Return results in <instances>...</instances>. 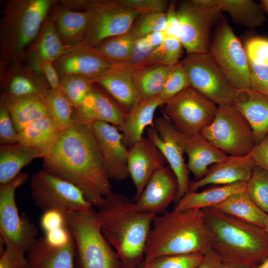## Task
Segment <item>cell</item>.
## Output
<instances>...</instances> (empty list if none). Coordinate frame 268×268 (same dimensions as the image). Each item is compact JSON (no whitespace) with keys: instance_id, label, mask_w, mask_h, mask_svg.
<instances>
[{"instance_id":"cell-1","label":"cell","mask_w":268,"mask_h":268,"mask_svg":"<svg viewBox=\"0 0 268 268\" xmlns=\"http://www.w3.org/2000/svg\"><path fill=\"white\" fill-rule=\"evenodd\" d=\"M43 169L79 188L93 206L111 191L110 179L90 128L74 124L63 132Z\"/></svg>"},{"instance_id":"cell-2","label":"cell","mask_w":268,"mask_h":268,"mask_svg":"<svg viewBox=\"0 0 268 268\" xmlns=\"http://www.w3.org/2000/svg\"><path fill=\"white\" fill-rule=\"evenodd\" d=\"M97 206L101 232L124 268H137L144 260L146 242L156 214L140 211L135 202L112 191Z\"/></svg>"},{"instance_id":"cell-3","label":"cell","mask_w":268,"mask_h":268,"mask_svg":"<svg viewBox=\"0 0 268 268\" xmlns=\"http://www.w3.org/2000/svg\"><path fill=\"white\" fill-rule=\"evenodd\" d=\"M212 249L226 265L256 268L268 258V232L213 207L202 209Z\"/></svg>"},{"instance_id":"cell-4","label":"cell","mask_w":268,"mask_h":268,"mask_svg":"<svg viewBox=\"0 0 268 268\" xmlns=\"http://www.w3.org/2000/svg\"><path fill=\"white\" fill-rule=\"evenodd\" d=\"M152 224L145 246V262L165 255H203L211 249L210 232L202 209L165 211L155 215Z\"/></svg>"},{"instance_id":"cell-5","label":"cell","mask_w":268,"mask_h":268,"mask_svg":"<svg viewBox=\"0 0 268 268\" xmlns=\"http://www.w3.org/2000/svg\"><path fill=\"white\" fill-rule=\"evenodd\" d=\"M52 3L49 0H12L6 2L0 25L2 62L22 57L26 47L37 37Z\"/></svg>"},{"instance_id":"cell-6","label":"cell","mask_w":268,"mask_h":268,"mask_svg":"<svg viewBox=\"0 0 268 268\" xmlns=\"http://www.w3.org/2000/svg\"><path fill=\"white\" fill-rule=\"evenodd\" d=\"M74 241L75 268H124L113 247L102 235L93 206L66 215Z\"/></svg>"},{"instance_id":"cell-7","label":"cell","mask_w":268,"mask_h":268,"mask_svg":"<svg viewBox=\"0 0 268 268\" xmlns=\"http://www.w3.org/2000/svg\"><path fill=\"white\" fill-rule=\"evenodd\" d=\"M201 134L228 156L249 155L258 143L251 126L233 105L218 106L213 120Z\"/></svg>"},{"instance_id":"cell-8","label":"cell","mask_w":268,"mask_h":268,"mask_svg":"<svg viewBox=\"0 0 268 268\" xmlns=\"http://www.w3.org/2000/svg\"><path fill=\"white\" fill-rule=\"evenodd\" d=\"M30 186L33 202L43 213L67 215L93 206L76 186L44 169L32 175Z\"/></svg>"},{"instance_id":"cell-9","label":"cell","mask_w":268,"mask_h":268,"mask_svg":"<svg viewBox=\"0 0 268 268\" xmlns=\"http://www.w3.org/2000/svg\"><path fill=\"white\" fill-rule=\"evenodd\" d=\"M162 114L181 134L191 137L201 134L213 120L218 106L189 86L168 100Z\"/></svg>"},{"instance_id":"cell-10","label":"cell","mask_w":268,"mask_h":268,"mask_svg":"<svg viewBox=\"0 0 268 268\" xmlns=\"http://www.w3.org/2000/svg\"><path fill=\"white\" fill-rule=\"evenodd\" d=\"M179 62L187 72L190 86L218 106L233 104L238 90L227 78L209 52L187 55Z\"/></svg>"},{"instance_id":"cell-11","label":"cell","mask_w":268,"mask_h":268,"mask_svg":"<svg viewBox=\"0 0 268 268\" xmlns=\"http://www.w3.org/2000/svg\"><path fill=\"white\" fill-rule=\"evenodd\" d=\"M28 178L27 173L21 172L8 184L0 185V237L5 246H14L25 252H28L38 239V231L25 214H19L15 194Z\"/></svg>"},{"instance_id":"cell-12","label":"cell","mask_w":268,"mask_h":268,"mask_svg":"<svg viewBox=\"0 0 268 268\" xmlns=\"http://www.w3.org/2000/svg\"><path fill=\"white\" fill-rule=\"evenodd\" d=\"M208 52L236 89L251 88L248 60L244 46L226 19H223L215 27Z\"/></svg>"},{"instance_id":"cell-13","label":"cell","mask_w":268,"mask_h":268,"mask_svg":"<svg viewBox=\"0 0 268 268\" xmlns=\"http://www.w3.org/2000/svg\"><path fill=\"white\" fill-rule=\"evenodd\" d=\"M154 123V127L147 128V135L161 152L176 176L178 185L174 201L176 203L189 192L191 182L189 170L184 159L187 136L163 114L156 118Z\"/></svg>"},{"instance_id":"cell-14","label":"cell","mask_w":268,"mask_h":268,"mask_svg":"<svg viewBox=\"0 0 268 268\" xmlns=\"http://www.w3.org/2000/svg\"><path fill=\"white\" fill-rule=\"evenodd\" d=\"M91 21L81 43L94 47L110 38L128 33L139 15L116 0H95Z\"/></svg>"},{"instance_id":"cell-15","label":"cell","mask_w":268,"mask_h":268,"mask_svg":"<svg viewBox=\"0 0 268 268\" xmlns=\"http://www.w3.org/2000/svg\"><path fill=\"white\" fill-rule=\"evenodd\" d=\"M177 12L179 40L187 55L208 52L212 27L220 12L213 8L199 7L190 0L182 2Z\"/></svg>"},{"instance_id":"cell-16","label":"cell","mask_w":268,"mask_h":268,"mask_svg":"<svg viewBox=\"0 0 268 268\" xmlns=\"http://www.w3.org/2000/svg\"><path fill=\"white\" fill-rule=\"evenodd\" d=\"M88 126L98 143L103 163L110 179L121 181L129 176V149L123 141L118 129L107 122L97 121Z\"/></svg>"},{"instance_id":"cell-17","label":"cell","mask_w":268,"mask_h":268,"mask_svg":"<svg viewBox=\"0 0 268 268\" xmlns=\"http://www.w3.org/2000/svg\"><path fill=\"white\" fill-rule=\"evenodd\" d=\"M166 162L159 148L148 137H143L129 148L128 170L135 188L133 201H137L151 176L165 166Z\"/></svg>"},{"instance_id":"cell-18","label":"cell","mask_w":268,"mask_h":268,"mask_svg":"<svg viewBox=\"0 0 268 268\" xmlns=\"http://www.w3.org/2000/svg\"><path fill=\"white\" fill-rule=\"evenodd\" d=\"M128 113L105 90L93 87L82 103L75 108L74 124L89 125L97 121L111 124L118 129Z\"/></svg>"},{"instance_id":"cell-19","label":"cell","mask_w":268,"mask_h":268,"mask_svg":"<svg viewBox=\"0 0 268 268\" xmlns=\"http://www.w3.org/2000/svg\"><path fill=\"white\" fill-rule=\"evenodd\" d=\"M178 189L174 172L170 166H164L151 176L135 202L140 211L156 215L163 213L175 201Z\"/></svg>"},{"instance_id":"cell-20","label":"cell","mask_w":268,"mask_h":268,"mask_svg":"<svg viewBox=\"0 0 268 268\" xmlns=\"http://www.w3.org/2000/svg\"><path fill=\"white\" fill-rule=\"evenodd\" d=\"M133 70L132 67L124 64H113L106 70L90 78L127 113L140 101L133 80Z\"/></svg>"},{"instance_id":"cell-21","label":"cell","mask_w":268,"mask_h":268,"mask_svg":"<svg viewBox=\"0 0 268 268\" xmlns=\"http://www.w3.org/2000/svg\"><path fill=\"white\" fill-rule=\"evenodd\" d=\"M255 166L250 155L241 157L228 155L224 160L210 166L202 178L191 182L189 192L197 191L208 185L247 182Z\"/></svg>"},{"instance_id":"cell-22","label":"cell","mask_w":268,"mask_h":268,"mask_svg":"<svg viewBox=\"0 0 268 268\" xmlns=\"http://www.w3.org/2000/svg\"><path fill=\"white\" fill-rule=\"evenodd\" d=\"M112 64L93 47L80 43L55 61L54 66L60 76L76 74L91 78L106 70Z\"/></svg>"},{"instance_id":"cell-23","label":"cell","mask_w":268,"mask_h":268,"mask_svg":"<svg viewBox=\"0 0 268 268\" xmlns=\"http://www.w3.org/2000/svg\"><path fill=\"white\" fill-rule=\"evenodd\" d=\"M29 264L36 268H74V241L70 234L62 243L42 237L28 252Z\"/></svg>"},{"instance_id":"cell-24","label":"cell","mask_w":268,"mask_h":268,"mask_svg":"<svg viewBox=\"0 0 268 268\" xmlns=\"http://www.w3.org/2000/svg\"><path fill=\"white\" fill-rule=\"evenodd\" d=\"M233 105L247 120L259 143L268 134V95L252 88L239 90Z\"/></svg>"},{"instance_id":"cell-25","label":"cell","mask_w":268,"mask_h":268,"mask_svg":"<svg viewBox=\"0 0 268 268\" xmlns=\"http://www.w3.org/2000/svg\"><path fill=\"white\" fill-rule=\"evenodd\" d=\"M196 5L213 8L228 12L233 21L253 28L262 26L266 20V12L260 3L251 0H192Z\"/></svg>"},{"instance_id":"cell-26","label":"cell","mask_w":268,"mask_h":268,"mask_svg":"<svg viewBox=\"0 0 268 268\" xmlns=\"http://www.w3.org/2000/svg\"><path fill=\"white\" fill-rule=\"evenodd\" d=\"M165 103L158 96L140 102L128 113L123 125L118 129L122 132L123 141L128 148L143 138L144 131L148 127H154L156 109Z\"/></svg>"},{"instance_id":"cell-27","label":"cell","mask_w":268,"mask_h":268,"mask_svg":"<svg viewBox=\"0 0 268 268\" xmlns=\"http://www.w3.org/2000/svg\"><path fill=\"white\" fill-rule=\"evenodd\" d=\"M185 153L188 157L187 167L195 181L202 178L210 166L228 156L214 146L201 134L186 138Z\"/></svg>"},{"instance_id":"cell-28","label":"cell","mask_w":268,"mask_h":268,"mask_svg":"<svg viewBox=\"0 0 268 268\" xmlns=\"http://www.w3.org/2000/svg\"><path fill=\"white\" fill-rule=\"evenodd\" d=\"M63 132L51 116H46L18 133V142L38 150L45 158L52 152Z\"/></svg>"},{"instance_id":"cell-29","label":"cell","mask_w":268,"mask_h":268,"mask_svg":"<svg viewBox=\"0 0 268 268\" xmlns=\"http://www.w3.org/2000/svg\"><path fill=\"white\" fill-rule=\"evenodd\" d=\"M44 157L38 150L18 142L0 145V185L13 181L21 169L34 159Z\"/></svg>"},{"instance_id":"cell-30","label":"cell","mask_w":268,"mask_h":268,"mask_svg":"<svg viewBox=\"0 0 268 268\" xmlns=\"http://www.w3.org/2000/svg\"><path fill=\"white\" fill-rule=\"evenodd\" d=\"M247 182L218 185L201 192H188L176 204L179 211L212 207L235 193L246 190Z\"/></svg>"},{"instance_id":"cell-31","label":"cell","mask_w":268,"mask_h":268,"mask_svg":"<svg viewBox=\"0 0 268 268\" xmlns=\"http://www.w3.org/2000/svg\"><path fill=\"white\" fill-rule=\"evenodd\" d=\"M2 101L8 109L17 133L33 122L46 116H51L42 96L34 95L18 98L5 96Z\"/></svg>"},{"instance_id":"cell-32","label":"cell","mask_w":268,"mask_h":268,"mask_svg":"<svg viewBox=\"0 0 268 268\" xmlns=\"http://www.w3.org/2000/svg\"><path fill=\"white\" fill-rule=\"evenodd\" d=\"M173 67L154 65L133 69L132 76L140 100L159 95Z\"/></svg>"},{"instance_id":"cell-33","label":"cell","mask_w":268,"mask_h":268,"mask_svg":"<svg viewBox=\"0 0 268 268\" xmlns=\"http://www.w3.org/2000/svg\"><path fill=\"white\" fill-rule=\"evenodd\" d=\"M212 207L265 229L268 214L256 204L246 190L232 195Z\"/></svg>"},{"instance_id":"cell-34","label":"cell","mask_w":268,"mask_h":268,"mask_svg":"<svg viewBox=\"0 0 268 268\" xmlns=\"http://www.w3.org/2000/svg\"><path fill=\"white\" fill-rule=\"evenodd\" d=\"M91 10L77 11L62 8L56 14L55 25L62 39L67 44L83 40L89 27Z\"/></svg>"},{"instance_id":"cell-35","label":"cell","mask_w":268,"mask_h":268,"mask_svg":"<svg viewBox=\"0 0 268 268\" xmlns=\"http://www.w3.org/2000/svg\"><path fill=\"white\" fill-rule=\"evenodd\" d=\"M136 39L129 32L106 39L93 47L112 64H122L132 57Z\"/></svg>"},{"instance_id":"cell-36","label":"cell","mask_w":268,"mask_h":268,"mask_svg":"<svg viewBox=\"0 0 268 268\" xmlns=\"http://www.w3.org/2000/svg\"><path fill=\"white\" fill-rule=\"evenodd\" d=\"M42 97L53 119L60 128L65 131L74 124V107L67 97L59 89L47 88Z\"/></svg>"},{"instance_id":"cell-37","label":"cell","mask_w":268,"mask_h":268,"mask_svg":"<svg viewBox=\"0 0 268 268\" xmlns=\"http://www.w3.org/2000/svg\"><path fill=\"white\" fill-rule=\"evenodd\" d=\"M42 61L53 62L70 50L64 45L55 23L48 19L45 25L37 46Z\"/></svg>"},{"instance_id":"cell-38","label":"cell","mask_w":268,"mask_h":268,"mask_svg":"<svg viewBox=\"0 0 268 268\" xmlns=\"http://www.w3.org/2000/svg\"><path fill=\"white\" fill-rule=\"evenodd\" d=\"M93 82L87 76L68 74L60 76L59 89L67 97L74 108L80 106L93 87Z\"/></svg>"},{"instance_id":"cell-39","label":"cell","mask_w":268,"mask_h":268,"mask_svg":"<svg viewBox=\"0 0 268 268\" xmlns=\"http://www.w3.org/2000/svg\"><path fill=\"white\" fill-rule=\"evenodd\" d=\"M182 47L178 39L166 37L163 43L154 49L138 67L154 65L174 66L180 61Z\"/></svg>"},{"instance_id":"cell-40","label":"cell","mask_w":268,"mask_h":268,"mask_svg":"<svg viewBox=\"0 0 268 268\" xmlns=\"http://www.w3.org/2000/svg\"><path fill=\"white\" fill-rule=\"evenodd\" d=\"M246 191L256 204L268 214V171L256 165L247 181Z\"/></svg>"},{"instance_id":"cell-41","label":"cell","mask_w":268,"mask_h":268,"mask_svg":"<svg viewBox=\"0 0 268 268\" xmlns=\"http://www.w3.org/2000/svg\"><path fill=\"white\" fill-rule=\"evenodd\" d=\"M203 255L199 254H185L165 255L149 262L143 261L139 268H197Z\"/></svg>"},{"instance_id":"cell-42","label":"cell","mask_w":268,"mask_h":268,"mask_svg":"<svg viewBox=\"0 0 268 268\" xmlns=\"http://www.w3.org/2000/svg\"><path fill=\"white\" fill-rule=\"evenodd\" d=\"M166 12L138 15L129 32L135 39L157 31H163L166 26Z\"/></svg>"},{"instance_id":"cell-43","label":"cell","mask_w":268,"mask_h":268,"mask_svg":"<svg viewBox=\"0 0 268 268\" xmlns=\"http://www.w3.org/2000/svg\"><path fill=\"white\" fill-rule=\"evenodd\" d=\"M189 86L190 83L187 72L179 62L173 66L158 96L165 104L168 100Z\"/></svg>"},{"instance_id":"cell-44","label":"cell","mask_w":268,"mask_h":268,"mask_svg":"<svg viewBox=\"0 0 268 268\" xmlns=\"http://www.w3.org/2000/svg\"><path fill=\"white\" fill-rule=\"evenodd\" d=\"M47 88L39 85L25 76L17 75L11 80L7 97L18 98L30 95H43Z\"/></svg>"},{"instance_id":"cell-45","label":"cell","mask_w":268,"mask_h":268,"mask_svg":"<svg viewBox=\"0 0 268 268\" xmlns=\"http://www.w3.org/2000/svg\"><path fill=\"white\" fill-rule=\"evenodd\" d=\"M248 60L251 88L268 95V65L258 61Z\"/></svg>"},{"instance_id":"cell-46","label":"cell","mask_w":268,"mask_h":268,"mask_svg":"<svg viewBox=\"0 0 268 268\" xmlns=\"http://www.w3.org/2000/svg\"><path fill=\"white\" fill-rule=\"evenodd\" d=\"M18 142V133L16 132L8 109L2 101L0 105V143L7 145Z\"/></svg>"},{"instance_id":"cell-47","label":"cell","mask_w":268,"mask_h":268,"mask_svg":"<svg viewBox=\"0 0 268 268\" xmlns=\"http://www.w3.org/2000/svg\"><path fill=\"white\" fill-rule=\"evenodd\" d=\"M122 4L135 11L139 15L166 12L169 3L165 0H118Z\"/></svg>"},{"instance_id":"cell-48","label":"cell","mask_w":268,"mask_h":268,"mask_svg":"<svg viewBox=\"0 0 268 268\" xmlns=\"http://www.w3.org/2000/svg\"><path fill=\"white\" fill-rule=\"evenodd\" d=\"M244 48L248 60L268 65V39L259 36L251 38L246 42Z\"/></svg>"},{"instance_id":"cell-49","label":"cell","mask_w":268,"mask_h":268,"mask_svg":"<svg viewBox=\"0 0 268 268\" xmlns=\"http://www.w3.org/2000/svg\"><path fill=\"white\" fill-rule=\"evenodd\" d=\"M25 253L17 247L6 246L0 255V268H25L29 264Z\"/></svg>"},{"instance_id":"cell-50","label":"cell","mask_w":268,"mask_h":268,"mask_svg":"<svg viewBox=\"0 0 268 268\" xmlns=\"http://www.w3.org/2000/svg\"><path fill=\"white\" fill-rule=\"evenodd\" d=\"M166 26L163 31L166 37L178 39L180 36V22L175 2L169 4L166 12Z\"/></svg>"},{"instance_id":"cell-51","label":"cell","mask_w":268,"mask_h":268,"mask_svg":"<svg viewBox=\"0 0 268 268\" xmlns=\"http://www.w3.org/2000/svg\"><path fill=\"white\" fill-rule=\"evenodd\" d=\"M66 215L55 211L43 213L41 219V226L45 233L66 225Z\"/></svg>"},{"instance_id":"cell-52","label":"cell","mask_w":268,"mask_h":268,"mask_svg":"<svg viewBox=\"0 0 268 268\" xmlns=\"http://www.w3.org/2000/svg\"><path fill=\"white\" fill-rule=\"evenodd\" d=\"M250 155L255 165L268 171V134L257 144Z\"/></svg>"},{"instance_id":"cell-53","label":"cell","mask_w":268,"mask_h":268,"mask_svg":"<svg viewBox=\"0 0 268 268\" xmlns=\"http://www.w3.org/2000/svg\"><path fill=\"white\" fill-rule=\"evenodd\" d=\"M42 67L50 88L53 90L59 89V73L52 62L42 61Z\"/></svg>"},{"instance_id":"cell-54","label":"cell","mask_w":268,"mask_h":268,"mask_svg":"<svg viewBox=\"0 0 268 268\" xmlns=\"http://www.w3.org/2000/svg\"><path fill=\"white\" fill-rule=\"evenodd\" d=\"M197 268H224V264L211 248L203 255V259Z\"/></svg>"},{"instance_id":"cell-55","label":"cell","mask_w":268,"mask_h":268,"mask_svg":"<svg viewBox=\"0 0 268 268\" xmlns=\"http://www.w3.org/2000/svg\"><path fill=\"white\" fill-rule=\"evenodd\" d=\"M165 37L163 31H157L150 33L142 38L152 48L155 49L163 43Z\"/></svg>"},{"instance_id":"cell-56","label":"cell","mask_w":268,"mask_h":268,"mask_svg":"<svg viewBox=\"0 0 268 268\" xmlns=\"http://www.w3.org/2000/svg\"><path fill=\"white\" fill-rule=\"evenodd\" d=\"M260 4L264 8L266 13L268 14V0H261Z\"/></svg>"},{"instance_id":"cell-57","label":"cell","mask_w":268,"mask_h":268,"mask_svg":"<svg viewBox=\"0 0 268 268\" xmlns=\"http://www.w3.org/2000/svg\"><path fill=\"white\" fill-rule=\"evenodd\" d=\"M256 268H268V258L265 260Z\"/></svg>"},{"instance_id":"cell-58","label":"cell","mask_w":268,"mask_h":268,"mask_svg":"<svg viewBox=\"0 0 268 268\" xmlns=\"http://www.w3.org/2000/svg\"><path fill=\"white\" fill-rule=\"evenodd\" d=\"M224 268H245L224 264Z\"/></svg>"},{"instance_id":"cell-59","label":"cell","mask_w":268,"mask_h":268,"mask_svg":"<svg viewBox=\"0 0 268 268\" xmlns=\"http://www.w3.org/2000/svg\"><path fill=\"white\" fill-rule=\"evenodd\" d=\"M265 229L268 232V218L267 223H266V224Z\"/></svg>"},{"instance_id":"cell-60","label":"cell","mask_w":268,"mask_h":268,"mask_svg":"<svg viewBox=\"0 0 268 268\" xmlns=\"http://www.w3.org/2000/svg\"><path fill=\"white\" fill-rule=\"evenodd\" d=\"M25 268H36L30 264H29V265Z\"/></svg>"},{"instance_id":"cell-61","label":"cell","mask_w":268,"mask_h":268,"mask_svg":"<svg viewBox=\"0 0 268 268\" xmlns=\"http://www.w3.org/2000/svg\"><path fill=\"white\" fill-rule=\"evenodd\" d=\"M137 268H139L138 267Z\"/></svg>"}]
</instances>
